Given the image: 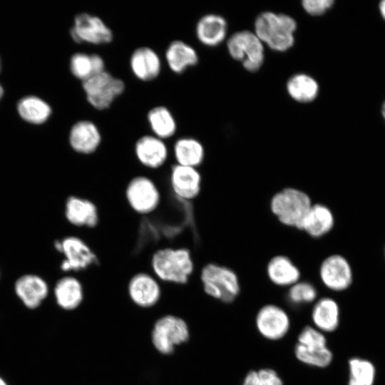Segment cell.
<instances>
[{
    "label": "cell",
    "mask_w": 385,
    "mask_h": 385,
    "mask_svg": "<svg viewBox=\"0 0 385 385\" xmlns=\"http://www.w3.org/2000/svg\"><path fill=\"white\" fill-rule=\"evenodd\" d=\"M152 274L162 282L175 285L186 284L195 270L190 250L184 247H162L150 258Z\"/></svg>",
    "instance_id": "1"
},
{
    "label": "cell",
    "mask_w": 385,
    "mask_h": 385,
    "mask_svg": "<svg viewBox=\"0 0 385 385\" xmlns=\"http://www.w3.org/2000/svg\"><path fill=\"white\" fill-rule=\"evenodd\" d=\"M297 22L291 16L271 11L260 14L255 22V34L271 49L285 51L294 44Z\"/></svg>",
    "instance_id": "2"
},
{
    "label": "cell",
    "mask_w": 385,
    "mask_h": 385,
    "mask_svg": "<svg viewBox=\"0 0 385 385\" xmlns=\"http://www.w3.org/2000/svg\"><path fill=\"white\" fill-rule=\"evenodd\" d=\"M200 278L205 293L222 302H232L240 292L239 278L227 267L207 263L201 269Z\"/></svg>",
    "instance_id": "3"
},
{
    "label": "cell",
    "mask_w": 385,
    "mask_h": 385,
    "mask_svg": "<svg viewBox=\"0 0 385 385\" xmlns=\"http://www.w3.org/2000/svg\"><path fill=\"white\" fill-rule=\"evenodd\" d=\"M270 205L272 212L281 223L301 229L312 203L309 196L304 191L287 188L275 193Z\"/></svg>",
    "instance_id": "4"
},
{
    "label": "cell",
    "mask_w": 385,
    "mask_h": 385,
    "mask_svg": "<svg viewBox=\"0 0 385 385\" xmlns=\"http://www.w3.org/2000/svg\"><path fill=\"white\" fill-rule=\"evenodd\" d=\"M294 354L301 363L319 369L329 366L333 360L325 334L312 325L305 326L299 333Z\"/></svg>",
    "instance_id": "5"
},
{
    "label": "cell",
    "mask_w": 385,
    "mask_h": 385,
    "mask_svg": "<svg viewBox=\"0 0 385 385\" xmlns=\"http://www.w3.org/2000/svg\"><path fill=\"white\" fill-rule=\"evenodd\" d=\"M190 337L187 322L174 314L159 317L150 332V341L154 349L160 354H172L175 349L186 343Z\"/></svg>",
    "instance_id": "6"
},
{
    "label": "cell",
    "mask_w": 385,
    "mask_h": 385,
    "mask_svg": "<svg viewBox=\"0 0 385 385\" xmlns=\"http://www.w3.org/2000/svg\"><path fill=\"white\" fill-rule=\"evenodd\" d=\"M125 200L130 210L139 215H148L157 210L162 195L156 183L145 175H137L127 182Z\"/></svg>",
    "instance_id": "7"
},
{
    "label": "cell",
    "mask_w": 385,
    "mask_h": 385,
    "mask_svg": "<svg viewBox=\"0 0 385 385\" xmlns=\"http://www.w3.org/2000/svg\"><path fill=\"white\" fill-rule=\"evenodd\" d=\"M82 86L88 103L99 111L109 108L125 89L124 81L107 71L92 76Z\"/></svg>",
    "instance_id": "8"
},
{
    "label": "cell",
    "mask_w": 385,
    "mask_h": 385,
    "mask_svg": "<svg viewBox=\"0 0 385 385\" xmlns=\"http://www.w3.org/2000/svg\"><path fill=\"white\" fill-rule=\"evenodd\" d=\"M64 257L61 269L63 272L86 270L98 264V257L92 247L77 236H67L54 245Z\"/></svg>",
    "instance_id": "9"
},
{
    "label": "cell",
    "mask_w": 385,
    "mask_h": 385,
    "mask_svg": "<svg viewBox=\"0 0 385 385\" xmlns=\"http://www.w3.org/2000/svg\"><path fill=\"white\" fill-rule=\"evenodd\" d=\"M227 46L231 57L241 61L246 70L255 72L261 68L265 58L264 46L255 33L237 32L230 36Z\"/></svg>",
    "instance_id": "10"
},
{
    "label": "cell",
    "mask_w": 385,
    "mask_h": 385,
    "mask_svg": "<svg viewBox=\"0 0 385 385\" xmlns=\"http://www.w3.org/2000/svg\"><path fill=\"white\" fill-rule=\"evenodd\" d=\"M70 33L77 43L103 45L113 40V31L106 22L101 17L86 12L75 16Z\"/></svg>",
    "instance_id": "11"
},
{
    "label": "cell",
    "mask_w": 385,
    "mask_h": 385,
    "mask_svg": "<svg viewBox=\"0 0 385 385\" xmlns=\"http://www.w3.org/2000/svg\"><path fill=\"white\" fill-rule=\"evenodd\" d=\"M255 324L258 333L263 338L279 341L289 332L291 319L283 307L275 304H267L257 311Z\"/></svg>",
    "instance_id": "12"
},
{
    "label": "cell",
    "mask_w": 385,
    "mask_h": 385,
    "mask_svg": "<svg viewBox=\"0 0 385 385\" xmlns=\"http://www.w3.org/2000/svg\"><path fill=\"white\" fill-rule=\"evenodd\" d=\"M127 293L136 307L143 309L153 307L162 297L160 282L151 273L137 272L128 279Z\"/></svg>",
    "instance_id": "13"
},
{
    "label": "cell",
    "mask_w": 385,
    "mask_h": 385,
    "mask_svg": "<svg viewBox=\"0 0 385 385\" xmlns=\"http://www.w3.org/2000/svg\"><path fill=\"white\" fill-rule=\"evenodd\" d=\"M319 274L323 285L333 292L344 291L353 282V271L349 261L338 254L329 255L322 262Z\"/></svg>",
    "instance_id": "14"
},
{
    "label": "cell",
    "mask_w": 385,
    "mask_h": 385,
    "mask_svg": "<svg viewBox=\"0 0 385 385\" xmlns=\"http://www.w3.org/2000/svg\"><path fill=\"white\" fill-rule=\"evenodd\" d=\"M169 183L173 194L179 199H195L202 189V175L196 168L174 164L170 168Z\"/></svg>",
    "instance_id": "15"
},
{
    "label": "cell",
    "mask_w": 385,
    "mask_h": 385,
    "mask_svg": "<svg viewBox=\"0 0 385 385\" xmlns=\"http://www.w3.org/2000/svg\"><path fill=\"white\" fill-rule=\"evenodd\" d=\"M133 150L138 162L149 170L162 168L169 155L168 148L165 140L153 134L140 136L135 141Z\"/></svg>",
    "instance_id": "16"
},
{
    "label": "cell",
    "mask_w": 385,
    "mask_h": 385,
    "mask_svg": "<svg viewBox=\"0 0 385 385\" xmlns=\"http://www.w3.org/2000/svg\"><path fill=\"white\" fill-rule=\"evenodd\" d=\"M65 217L72 225L94 229L100 223L97 204L87 197L71 195L65 203Z\"/></svg>",
    "instance_id": "17"
},
{
    "label": "cell",
    "mask_w": 385,
    "mask_h": 385,
    "mask_svg": "<svg viewBox=\"0 0 385 385\" xmlns=\"http://www.w3.org/2000/svg\"><path fill=\"white\" fill-rule=\"evenodd\" d=\"M68 140L75 152L82 155H91L99 148L102 135L98 127L92 120H81L72 125Z\"/></svg>",
    "instance_id": "18"
},
{
    "label": "cell",
    "mask_w": 385,
    "mask_h": 385,
    "mask_svg": "<svg viewBox=\"0 0 385 385\" xmlns=\"http://www.w3.org/2000/svg\"><path fill=\"white\" fill-rule=\"evenodd\" d=\"M129 65L134 76L141 81L155 79L162 70V61L159 55L148 46L136 48L130 56Z\"/></svg>",
    "instance_id": "19"
},
{
    "label": "cell",
    "mask_w": 385,
    "mask_h": 385,
    "mask_svg": "<svg viewBox=\"0 0 385 385\" xmlns=\"http://www.w3.org/2000/svg\"><path fill=\"white\" fill-rule=\"evenodd\" d=\"M311 321L312 326L324 334L336 331L340 322V309L337 302L329 297L317 299L312 307Z\"/></svg>",
    "instance_id": "20"
},
{
    "label": "cell",
    "mask_w": 385,
    "mask_h": 385,
    "mask_svg": "<svg viewBox=\"0 0 385 385\" xmlns=\"http://www.w3.org/2000/svg\"><path fill=\"white\" fill-rule=\"evenodd\" d=\"M14 290L26 307L36 309L48 296V286L41 277L27 274L17 279Z\"/></svg>",
    "instance_id": "21"
},
{
    "label": "cell",
    "mask_w": 385,
    "mask_h": 385,
    "mask_svg": "<svg viewBox=\"0 0 385 385\" xmlns=\"http://www.w3.org/2000/svg\"><path fill=\"white\" fill-rule=\"evenodd\" d=\"M53 293L57 304L66 311L77 309L84 299V289L81 282L71 275L59 279L54 287Z\"/></svg>",
    "instance_id": "22"
},
{
    "label": "cell",
    "mask_w": 385,
    "mask_h": 385,
    "mask_svg": "<svg viewBox=\"0 0 385 385\" xmlns=\"http://www.w3.org/2000/svg\"><path fill=\"white\" fill-rule=\"evenodd\" d=\"M227 30V21L222 16L208 14L202 16L197 22L195 34L202 44L212 47L224 41Z\"/></svg>",
    "instance_id": "23"
},
{
    "label": "cell",
    "mask_w": 385,
    "mask_h": 385,
    "mask_svg": "<svg viewBox=\"0 0 385 385\" xmlns=\"http://www.w3.org/2000/svg\"><path fill=\"white\" fill-rule=\"evenodd\" d=\"M165 58L170 70L180 74L198 63V54L189 43L182 40H174L168 46Z\"/></svg>",
    "instance_id": "24"
},
{
    "label": "cell",
    "mask_w": 385,
    "mask_h": 385,
    "mask_svg": "<svg viewBox=\"0 0 385 385\" xmlns=\"http://www.w3.org/2000/svg\"><path fill=\"white\" fill-rule=\"evenodd\" d=\"M334 225L332 210L325 205L312 204L301 226L309 236L319 238L329 233Z\"/></svg>",
    "instance_id": "25"
},
{
    "label": "cell",
    "mask_w": 385,
    "mask_h": 385,
    "mask_svg": "<svg viewBox=\"0 0 385 385\" xmlns=\"http://www.w3.org/2000/svg\"><path fill=\"white\" fill-rule=\"evenodd\" d=\"M269 279L279 287H289L300 280L299 268L287 256L273 257L267 266Z\"/></svg>",
    "instance_id": "26"
},
{
    "label": "cell",
    "mask_w": 385,
    "mask_h": 385,
    "mask_svg": "<svg viewBox=\"0 0 385 385\" xmlns=\"http://www.w3.org/2000/svg\"><path fill=\"white\" fill-rule=\"evenodd\" d=\"M175 163L197 168L205 158L202 144L191 137H182L175 140L173 147Z\"/></svg>",
    "instance_id": "27"
},
{
    "label": "cell",
    "mask_w": 385,
    "mask_h": 385,
    "mask_svg": "<svg viewBox=\"0 0 385 385\" xmlns=\"http://www.w3.org/2000/svg\"><path fill=\"white\" fill-rule=\"evenodd\" d=\"M147 120L152 134L160 139H168L176 133V120L172 112L164 106H157L150 109Z\"/></svg>",
    "instance_id": "28"
},
{
    "label": "cell",
    "mask_w": 385,
    "mask_h": 385,
    "mask_svg": "<svg viewBox=\"0 0 385 385\" xmlns=\"http://www.w3.org/2000/svg\"><path fill=\"white\" fill-rule=\"evenodd\" d=\"M287 91L294 101L299 103H309L317 96L319 85L312 76L305 73H298L289 79L287 83Z\"/></svg>",
    "instance_id": "29"
},
{
    "label": "cell",
    "mask_w": 385,
    "mask_h": 385,
    "mask_svg": "<svg viewBox=\"0 0 385 385\" xmlns=\"http://www.w3.org/2000/svg\"><path fill=\"white\" fill-rule=\"evenodd\" d=\"M17 110L24 120L33 124L46 122L51 114L50 106L36 96L23 98L18 103Z\"/></svg>",
    "instance_id": "30"
},
{
    "label": "cell",
    "mask_w": 385,
    "mask_h": 385,
    "mask_svg": "<svg viewBox=\"0 0 385 385\" xmlns=\"http://www.w3.org/2000/svg\"><path fill=\"white\" fill-rule=\"evenodd\" d=\"M349 379L347 385H374L376 368L366 359L352 357L348 361Z\"/></svg>",
    "instance_id": "31"
},
{
    "label": "cell",
    "mask_w": 385,
    "mask_h": 385,
    "mask_svg": "<svg viewBox=\"0 0 385 385\" xmlns=\"http://www.w3.org/2000/svg\"><path fill=\"white\" fill-rule=\"evenodd\" d=\"M318 297L316 287L307 281H299L289 287L287 298L294 307L313 304Z\"/></svg>",
    "instance_id": "32"
},
{
    "label": "cell",
    "mask_w": 385,
    "mask_h": 385,
    "mask_svg": "<svg viewBox=\"0 0 385 385\" xmlns=\"http://www.w3.org/2000/svg\"><path fill=\"white\" fill-rule=\"evenodd\" d=\"M69 66L73 76L82 82L96 75L93 53H74L70 59Z\"/></svg>",
    "instance_id": "33"
},
{
    "label": "cell",
    "mask_w": 385,
    "mask_h": 385,
    "mask_svg": "<svg viewBox=\"0 0 385 385\" xmlns=\"http://www.w3.org/2000/svg\"><path fill=\"white\" fill-rule=\"evenodd\" d=\"M333 4L332 0H305L302 2L304 11L312 16L324 14Z\"/></svg>",
    "instance_id": "34"
},
{
    "label": "cell",
    "mask_w": 385,
    "mask_h": 385,
    "mask_svg": "<svg viewBox=\"0 0 385 385\" xmlns=\"http://www.w3.org/2000/svg\"><path fill=\"white\" fill-rule=\"evenodd\" d=\"M257 373L260 385H284L281 376L273 369L262 368Z\"/></svg>",
    "instance_id": "35"
},
{
    "label": "cell",
    "mask_w": 385,
    "mask_h": 385,
    "mask_svg": "<svg viewBox=\"0 0 385 385\" xmlns=\"http://www.w3.org/2000/svg\"><path fill=\"white\" fill-rule=\"evenodd\" d=\"M241 385H260L257 371L251 370L245 376Z\"/></svg>",
    "instance_id": "36"
},
{
    "label": "cell",
    "mask_w": 385,
    "mask_h": 385,
    "mask_svg": "<svg viewBox=\"0 0 385 385\" xmlns=\"http://www.w3.org/2000/svg\"><path fill=\"white\" fill-rule=\"evenodd\" d=\"M379 9L382 16L385 19V1L380 3Z\"/></svg>",
    "instance_id": "37"
},
{
    "label": "cell",
    "mask_w": 385,
    "mask_h": 385,
    "mask_svg": "<svg viewBox=\"0 0 385 385\" xmlns=\"http://www.w3.org/2000/svg\"><path fill=\"white\" fill-rule=\"evenodd\" d=\"M0 385H8L6 381L0 376Z\"/></svg>",
    "instance_id": "38"
},
{
    "label": "cell",
    "mask_w": 385,
    "mask_h": 385,
    "mask_svg": "<svg viewBox=\"0 0 385 385\" xmlns=\"http://www.w3.org/2000/svg\"><path fill=\"white\" fill-rule=\"evenodd\" d=\"M3 94H4V89H3L2 86L0 84V100L3 96Z\"/></svg>",
    "instance_id": "39"
},
{
    "label": "cell",
    "mask_w": 385,
    "mask_h": 385,
    "mask_svg": "<svg viewBox=\"0 0 385 385\" xmlns=\"http://www.w3.org/2000/svg\"><path fill=\"white\" fill-rule=\"evenodd\" d=\"M382 114H383L384 118H385V102L382 107Z\"/></svg>",
    "instance_id": "40"
},
{
    "label": "cell",
    "mask_w": 385,
    "mask_h": 385,
    "mask_svg": "<svg viewBox=\"0 0 385 385\" xmlns=\"http://www.w3.org/2000/svg\"><path fill=\"white\" fill-rule=\"evenodd\" d=\"M384 257H385V248H384Z\"/></svg>",
    "instance_id": "41"
},
{
    "label": "cell",
    "mask_w": 385,
    "mask_h": 385,
    "mask_svg": "<svg viewBox=\"0 0 385 385\" xmlns=\"http://www.w3.org/2000/svg\"><path fill=\"white\" fill-rule=\"evenodd\" d=\"M0 70H1V61H0Z\"/></svg>",
    "instance_id": "42"
}]
</instances>
